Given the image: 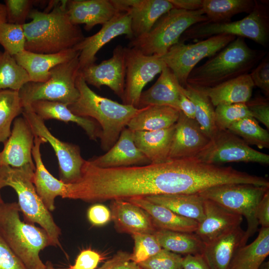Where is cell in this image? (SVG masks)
Here are the masks:
<instances>
[{
  "mask_svg": "<svg viewBox=\"0 0 269 269\" xmlns=\"http://www.w3.org/2000/svg\"><path fill=\"white\" fill-rule=\"evenodd\" d=\"M55 2L49 12L31 10V21L22 25L25 50L53 54L73 48L85 38L82 30L72 23L66 9V0Z\"/></svg>",
  "mask_w": 269,
  "mask_h": 269,
  "instance_id": "cell-1",
  "label": "cell"
},
{
  "mask_svg": "<svg viewBox=\"0 0 269 269\" xmlns=\"http://www.w3.org/2000/svg\"><path fill=\"white\" fill-rule=\"evenodd\" d=\"M76 86L79 97L68 108L75 115L95 120L101 128V147L108 151L117 142L129 122L143 108L120 104L101 96L91 90L79 74Z\"/></svg>",
  "mask_w": 269,
  "mask_h": 269,
  "instance_id": "cell-2",
  "label": "cell"
},
{
  "mask_svg": "<svg viewBox=\"0 0 269 269\" xmlns=\"http://www.w3.org/2000/svg\"><path fill=\"white\" fill-rule=\"evenodd\" d=\"M266 55L263 50L251 48L244 38L237 37L225 47L190 73L187 84L212 87L249 74Z\"/></svg>",
  "mask_w": 269,
  "mask_h": 269,
  "instance_id": "cell-3",
  "label": "cell"
},
{
  "mask_svg": "<svg viewBox=\"0 0 269 269\" xmlns=\"http://www.w3.org/2000/svg\"><path fill=\"white\" fill-rule=\"evenodd\" d=\"M17 202L0 204V235L27 269H45L39 253L52 246L47 232L21 220Z\"/></svg>",
  "mask_w": 269,
  "mask_h": 269,
  "instance_id": "cell-4",
  "label": "cell"
},
{
  "mask_svg": "<svg viewBox=\"0 0 269 269\" xmlns=\"http://www.w3.org/2000/svg\"><path fill=\"white\" fill-rule=\"evenodd\" d=\"M35 167L26 165L20 168L0 166V190L10 187L18 197V205L24 221L36 223L48 234L53 246H60V228L37 194L33 183Z\"/></svg>",
  "mask_w": 269,
  "mask_h": 269,
  "instance_id": "cell-5",
  "label": "cell"
},
{
  "mask_svg": "<svg viewBox=\"0 0 269 269\" xmlns=\"http://www.w3.org/2000/svg\"><path fill=\"white\" fill-rule=\"evenodd\" d=\"M208 20L201 9L189 11L173 8L163 15L147 33L131 40L128 47L146 55L161 57L179 42L189 27Z\"/></svg>",
  "mask_w": 269,
  "mask_h": 269,
  "instance_id": "cell-6",
  "label": "cell"
},
{
  "mask_svg": "<svg viewBox=\"0 0 269 269\" xmlns=\"http://www.w3.org/2000/svg\"><path fill=\"white\" fill-rule=\"evenodd\" d=\"M221 34L247 38L267 47L269 43V11L267 2L256 0L253 10L240 20L221 22L206 21L194 24L183 33L179 42L205 39Z\"/></svg>",
  "mask_w": 269,
  "mask_h": 269,
  "instance_id": "cell-7",
  "label": "cell"
},
{
  "mask_svg": "<svg viewBox=\"0 0 269 269\" xmlns=\"http://www.w3.org/2000/svg\"><path fill=\"white\" fill-rule=\"evenodd\" d=\"M78 57L52 68L47 81H30L24 85L18 91L23 108L39 100L60 102L68 106L75 103L80 95L76 86L79 71Z\"/></svg>",
  "mask_w": 269,
  "mask_h": 269,
  "instance_id": "cell-8",
  "label": "cell"
},
{
  "mask_svg": "<svg viewBox=\"0 0 269 269\" xmlns=\"http://www.w3.org/2000/svg\"><path fill=\"white\" fill-rule=\"evenodd\" d=\"M269 190V187L250 184L232 183L215 186L198 194L226 209L244 216L247 222L245 231L249 238L257 231L259 225L256 217L258 204Z\"/></svg>",
  "mask_w": 269,
  "mask_h": 269,
  "instance_id": "cell-9",
  "label": "cell"
},
{
  "mask_svg": "<svg viewBox=\"0 0 269 269\" xmlns=\"http://www.w3.org/2000/svg\"><path fill=\"white\" fill-rule=\"evenodd\" d=\"M237 37L231 35H217L186 44L179 42L173 45L161 57L183 87L191 71L202 59L212 57L233 41Z\"/></svg>",
  "mask_w": 269,
  "mask_h": 269,
  "instance_id": "cell-10",
  "label": "cell"
},
{
  "mask_svg": "<svg viewBox=\"0 0 269 269\" xmlns=\"http://www.w3.org/2000/svg\"><path fill=\"white\" fill-rule=\"evenodd\" d=\"M195 157L204 162L216 165L240 162L269 164V155L252 148L228 130H217Z\"/></svg>",
  "mask_w": 269,
  "mask_h": 269,
  "instance_id": "cell-11",
  "label": "cell"
},
{
  "mask_svg": "<svg viewBox=\"0 0 269 269\" xmlns=\"http://www.w3.org/2000/svg\"><path fill=\"white\" fill-rule=\"evenodd\" d=\"M22 115L34 136L44 138L53 148L58 162L60 180L66 184L79 180L85 161L81 155L79 146L62 141L53 135L46 126L44 121L34 113L30 106L23 108Z\"/></svg>",
  "mask_w": 269,
  "mask_h": 269,
  "instance_id": "cell-12",
  "label": "cell"
},
{
  "mask_svg": "<svg viewBox=\"0 0 269 269\" xmlns=\"http://www.w3.org/2000/svg\"><path fill=\"white\" fill-rule=\"evenodd\" d=\"M126 65L123 103L137 108L143 88L166 65L161 57L146 55L130 47H126Z\"/></svg>",
  "mask_w": 269,
  "mask_h": 269,
  "instance_id": "cell-13",
  "label": "cell"
},
{
  "mask_svg": "<svg viewBox=\"0 0 269 269\" xmlns=\"http://www.w3.org/2000/svg\"><path fill=\"white\" fill-rule=\"evenodd\" d=\"M126 72V47L120 45L115 47L109 59L79 71L87 84L99 89L102 86H107L122 100L125 92Z\"/></svg>",
  "mask_w": 269,
  "mask_h": 269,
  "instance_id": "cell-14",
  "label": "cell"
},
{
  "mask_svg": "<svg viewBox=\"0 0 269 269\" xmlns=\"http://www.w3.org/2000/svg\"><path fill=\"white\" fill-rule=\"evenodd\" d=\"M125 35L133 38L131 19L125 11L118 12L110 20L102 25L95 34L84 39L73 48L80 52L78 57L79 70L95 63L96 54L100 49L115 37Z\"/></svg>",
  "mask_w": 269,
  "mask_h": 269,
  "instance_id": "cell-15",
  "label": "cell"
},
{
  "mask_svg": "<svg viewBox=\"0 0 269 269\" xmlns=\"http://www.w3.org/2000/svg\"><path fill=\"white\" fill-rule=\"evenodd\" d=\"M111 0L119 11L130 15L133 39L147 33L163 15L174 8L168 0Z\"/></svg>",
  "mask_w": 269,
  "mask_h": 269,
  "instance_id": "cell-16",
  "label": "cell"
},
{
  "mask_svg": "<svg viewBox=\"0 0 269 269\" xmlns=\"http://www.w3.org/2000/svg\"><path fill=\"white\" fill-rule=\"evenodd\" d=\"M34 134L26 120L16 118L10 136L3 143L0 151V166L8 165L20 168L26 165L35 166L32 150Z\"/></svg>",
  "mask_w": 269,
  "mask_h": 269,
  "instance_id": "cell-17",
  "label": "cell"
},
{
  "mask_svg": "<svg viewBox=\"0 0 269 269\" xmlns=\"http://www.w3.org/2000/svg\"><path fill=\"white\" fill-rule=\"evenodd\" d=\"M210 139L195 120L188 118L180 111L175 125L168 159L194 157Z\"/></svg>",
  "mask_w": 269,
  "mask_h": 269,
  "instance_id": "cell-18",
  "label": "cell"
},
{
  "mask_svg": "<svg viewBox=\"0 0 269 269\" xmlns=\"http://www.w3.org/2000/svg\"><path fill=\"white\" fill-rule=\"evenodd\" d=\"M249 237L240 226L204 244L202 253L210 269H230L239 250Z\"/></svg>",
  "mask_w": 269,
  "mask_h": 269,
  "instance_id": "cell-19",
  "label": "cell"
},
{
  "mask_svg": "<svg viewBox=\"0 0 269 269\" xmlns=\"http://www.w3.org/2000/svg\"><path fill=\"white\" fill-rule=\"evenodd\" d=\"M89 161L101 168H116L150 163L134 141V132L125 128L115 144L107 152Z\"/></svg>",
  "mask_w": 269,
  "mask_h": 269,
  "instance_id": "cell-20",
  "label": "cell"
},
{
  "mask_svg": "<svg viewBox=\"0 0 269 269\" xmlns=\"http://www.w3.org/2000/svg\"><path fill=\"white\" fill-rule=\"evenodd\" d=\"M204 219L194 233L204 244L240 226L243 217L212 200L203 198Z\"/></svg>",
  "mask_w": 269,
  "mask_h": 269,
  "instance_id": "cell-21",
  "label": "cell"
},
{
  "mask_svg": "<svg viewBox=\"0 0 269 269\" xmlns=\"http://www.w3.org/2000/svg\"><path fill=\"white\" fill-rule=\"evenodd\" d=\"M46 140L35 136L32 155L35 164L33 183L36 192L44 205L50 211L55 209V200L60 196L65 198L67 184L54 177L45 166L40 152V146Z\"/></svg>",
  "mask_w": 269,
  "mask_h": 269,
  "instance_id": "cell-22",
  "label": "cell"
},
{
  "mask_svg": "<svg viewBox=\"0 0 269 269\" xmlns=\"http://www.w3.org/2000/svg\"><path fill=\"white\" fill-rule=\"evenodd\" d=\"M66 9L71 22L84 24L88 31L96 25H103L119 12L111 0H69Z\"/></svg>",
  "mask_w": 269,
  "mask_h": 269,
  "instance_id": "cell-23",
  "label": "cell"
},
{
  "mask_svg": "<svg viewBox=\"0 0 269 269\" xmlns=\"http://www.w3.org/2000/svg\"><path fill=\"white\" fill-rule=\"evenodd\" d=\"M111 219L115 228L121 233L152 234L157 229L152 221L143 209L125 200H112Z\"/></svg>",
  "mask_w": 269,
  "mask_h": 269,
  "instance_id": "cell-24",
  "label": "cell"
},
{
  "mask_svg": "<svg viewBox=\"0 0 269 269\" xmlns=\"http://www.w3.org/2000/svg\"><path fill=\"white\" fill-rule=\"evenodd\" d=\"M74 48L53 54H42L23 50L13 56L17 63L23 67L31 82H44L50 76V70L79 55Z\"/></svg>",
  "mask_w": 269,
  "mask_h": 269,
  "instance_id": "cell-25",
  "label": "cell"
},
{
  "mask_svg": "<svg viewBox=\"0 0 269 269\" xmlns=\"http://www.w3.org/2000/svg\"><path fill=\"white\" fill-rule=\"evenodd\" d=\"M181 86L166 66L162 69L155 83L142 92L137 108L151 106H166L179 110V98Z\"/></svg>",
  "mask_w": 269,
  "mask_h": 269,
  "instance_id": "cell-26",
  "label": "cell"
},
{
  "mask_svg": "<svg viewBox=\"0 0 269 269\" xmlns=\"http://www.w3.org/2000/svg\"><path fill=\"white\" fill-rule=\"evenodd\" d=\"M32 111L42 120H57L66 123L72 122L80 126L90 139L100 138L101 128L94 119L74 114L65 104L46 100L36 101L30 106Z\"/></svg>",
  "mask_w": 269,
  "mask_h": 269,
  "instance_id": "cell-27",
  "label": "cell"
},
{
  "mask_svg": "<svg viewBox=\"0 0 269 269\" xmlns=\"http://www.w3.org/2000/svg\"><path fill=\"white\" fill-rule=\"evenodd\" d=\"M125 200L137 205L146 212L157 229L194 233L197 229L199 223L196 221L181 216L170 209L153 203L144 197H134Z\"/></svg>",
  "mask_w": 269,
  "mask_h": 269,
  "instance_id": "cell-28",
  "label": "cell"
},
{
  "mask_svg": "<svg viewBox=\"0 0 269 269\" xmlns=\"http://www.w3.org/2000/svg\"><path fill=\"white\" fill-rule=\"evenodd\" d=\"M254 86L248 74L212 87H194L208 96L215 107L222 104L246 103L251 99Z\"/></svg>",
  "mask_w": 269,
  "mask_h": 269,
  "instance_id": "cell-29",
  "label": "cell"
},
{
  "mask_svg": "<svg viewBox=\"0 0 269 269\" xmlns=\"http://www.w3.org/2000/svg\"><path fill=\"white\" fill-rule=\"evenodd\" d=\"M175 125L157 131L134 132L135 145L150 163H160L169 160Z\"/></svg>",
  "mask_w": 269,
  "mask_h": 269,
  "instance_id": "cell-30",
  "label": "cell"
},
{
  "mask_svg": "<svg viewBox=\"0 0 269 269\" xmlns=\"http://www.w3.org/2000/svg\"><path fill=\"white\" fill-rule=\"evenodd\" d=\"M180 111L166 106H151L143 108L128 123L130 130L135 131H154L175 125Z\"/></svg>",
  "mask_w": 269,
  "mask_h": 269,
  "instance_id": "cell-31",
  "label": "cell"
},
{
  "mask_svg": "<svg viewBox=\"0 0 269 269\" xmlns=\"http://www.w3.org/2000/svg\"><path fill=\"white\" fill-rule=\"evenodd\" d=\"M176 214L201 222L205 218L203 198L198 194H162L144 197Z\"/></svg>",
  "mask_w": 269,
  "mask_h": 269,
  "instance_id": "cell-32",
  "label": "cell"
},
{
  "mask_svg": "<svg viewBox=\"0 0 269 269\" xmlns=\"http://www.w3.org/2000/svg\"><path fill=\"white\" fill-rule=\"evenodd\" d=\"M269 254V227H261L256 239L242 247L230 269H258Z\"/></svg>",
  "mask_w": 269,
  "mask_h": 269,
  "instance_id": "cell-33",
  "label": "cell"
},
{
  "mask_svg": "<svg viewBox=\"0 0 269 269\" xmlns=\"http://www.w3.org/2000/svg\"><path fill=\"white\" fill-rule=\"evenodd\" d=\"M162 249L176 254H202L204 244L194 233L157 229L153 233Z\"/></svg>",
  "mask_w": 269,
  "mask_h": 269,
  "instance_id": "cell-34",
  "label": "cell"
},
{
  "mask_svg": "<svg viewBox=\"0 0 269 269\" xmlns=\"http://www.w3.org/2000/svg\"><path fill=\"white\" fill-rule=\"evenodd\" d=\"M256 3L253 0H203L201 9L208 21L221 22L239 13H250Z\"/></svg>",
  "mask_w": 269,
  "mask_h": 269,
  "instance_id": "cell-35",
  "label": "cell"
},
{
  "mask_svg": "<svg viewBox=\"0 0 269 269\" xmlns=\"http://www.w3.org/2000/svg\"><path fill=\"white\" fill-rule=\"evenodd\" d=\"M181 90L193 103L195 120L210 139L218 129L215 123V108L210 99L195 87L187 84L185 87H181Z\"/></svg>",
  "mask_w": 269,
  "mask_h": 269,
  "instance_id": "cell-36",
  "label": "cell"
},
{
  "mask_svg": "<svg viewBox=\"0 0 269 269\" xmlns=\"http://www.w3.org/2000/svg\"><path fill=\"white\" fill-rule=\"evenodd\" d=\"M23 111L18 91L0 90V144L9 137L12 123Z\"/></svg>",
  "mask_w": 269,
  "mask_h": 269,
  "instance_id": "cell-37",
  "label": "cell"
},
{
  "mask_svg": "<svg viewBox=\"0 0 269 269\" xmlns=\"http://www.w3.org/2000/svg\"><path fill=\"white\" fill-rule=\"evenodd\" d=\"M30 81L27 72L13 56L5 51H0V90L18 91Z\"/></svg>",
  "mask_w": 269,
  "mask_h": 269,
  "instance_id": "cell-38",
  "label": "cell"
},
{
  "mask_svg": "<svg viewBox=\"0 0 269 269\" xmlns=\"http://www.w3.org/2000/svg\"><path fill=\"white\" fill-rule=\"evenodd\" d=\"M249 145L260 149L269 147V134L252 117H247L232 124L228 129Z\"/></svg>",
  "mask_w": 269,
  "mask_h": 269,
  "instance_id": "cell-39",
  "label": "cell"
},
{
  "mask_svg": "<svg viewBox=\"0 0 269 269\" xmlns=\"http://www.w3.org/2000/svg\"><path fill=\"white\" fill-rule=\"evenodd\" d=\"M25 41L22 25L7 22L0 24V44L4 51L13 56L25 50Z\"/></svg>",
  "mask_w": 269,
  "mask_h": 269,
  "instance_id": "cell-40",
  "label": "cell"
},
{
  "mask_svg": "<svg viewBox=\"0 0 269 269\" xmlns=\"http://www.w3.org/2000/svg\"><path fill=\"white\" fill-rule=\"evenodd\" d=\"M252 117L246 103L222 104L215 108V123L218 130H228L234 123Z\"/></svg>",
  "mask_w": 269,
  "mask_h": 269,
  "instance_id": "cell-41",
  "label": "cell"
},
{
  "mask_svg": "<svg viewBox=\"0 0 269 269\" xmlns=\"http://www.w3.org/2000/svg\"><path fill=\"white\" fill-rule=\"evenodd\" d=\"M134 247L131 260L136 264L143 262L154 256L161 250L154 235L152 234L140 233L132 235Z\"/></svg>",
  "mask_w": 269,
  "mask_h": 269,
  "instance_id": "cell-42",
  "label": "cell"
},
{
  "mask_svg": "<svg viewBox=\"0 0 269 269\" xmlns=\"http://www.w3.org/2000/svg\"><path fill=\"white\" fill-rule=\"evenodd\" d=\"M183 257L166 250H162L147 260L137 264L141 269H183Z\"/></svg>",
  "mask_w": 269,
  "mask_h": 269,
  "instance_id": "cell-43",
  "label": "cell"
},
{
  "mask_svg": "<svg viewBox=\"0 0 269 269\" xmlns=\"http://www.w3.org/2000/svg\"><path fill=\"white\" fill-rule=\"evenodd\" d=\"M5 5L7 14V22L23 25L28 17L34 3L31 0H5Z\"/></svg>",
  "mask_w": 269,
  "mask_h": 269,
  "instance_id": "cell-44",
  "label": "cell"
},
{
  "mask_svg": "<svg viewBox=\"0 0 269 269\" xmlns=\"http://www.w3.org/2000/svg\"><path fill=\"white\" fill-rule=\"evenodd\" d=\"M249 75L254 86L260 88L266 97L269 96V57L266 54Z\"/></svg>",
  "mask_w": 269,
  "mask_h": 269,
  "instance_id": "cell-45",
  "label": "cell"
},
{
  "mask_svg": "<svg viewBox=\"0 0 269 269\" xmlns=\"http://www.w3.org/2000/svg\"><path fill=\"white\" fill-rule=\"evenodd\" d=\"M252 118L261 122L269 130V102L268 98L262 97L250 99L246 103Z\"/></svg>",
  "mask_w": 269,
  "mask_h": 269,
  "instance_id": "cell-46",
  "label": "cell"
},
{
  "mask_svg": "<svg viewBox=\"0 0 269 269\" xmlns=\"http://www.w3.org/2000/svg\"><path fill=\"white\" fill-rule=\"evenodd\" d=\"M103 257L91 248L82 250L77 257L75 263L63 269H96Z\"/></svg>",
  "mask_w": 269,
  "mask_h": 269,
  "instance_id": "cell-47",
  "label": "cell"
},
{
  "mask_svg": "<svg viewBox=\"0 0 269 269\" xmlns=\"http://www.w3.org/2000/svg\"><path fill=\"white\" fill-rule=\"evenodd\" d=\"M0 269H27L0 235Z\"/></svg>",
  "mask_w": 269,
  "mask_h": 269,
  "instance_id": "cell-48",
  "label": "cell"
},
{
  "mask_svg": "<svg viewBox=\"0 0 269 269\" xmlns=\"http://www.w3.org/2000/svg\"><path fill=\"white\" fill-rule=\"evenodd\" d=\"M97 269H141L131 260V254L118 251L113 257Z\"/></svg>",
  "mask_w": 269,
  "mask_h": 269,
  "instance_id": "cell-49",
  "label": "cell"
},
{
  "mask_svg": "<svg viewBox=\"0 0 269 269\" xmlns=\"http://www.w3.org/2000/svg\"><path fill=\"white\" fill-rule=\"evenodd\" d=\"M87 218L93 226H102L111 220V211L103 204H95L88 209Z\"/></svg>",
  "mask_w": 269,
  "mask_h": 269,
  "instance_id": "cell-50",
  "label": "cell"
},
{
  "mask_svg": "<svg viewBox=\"0 0 269 269\" xmlns=\"http://www.w3.org/2000/svg\"><path fill=\"white\" fill-rule=\"evenodd\" d=\"M256 217L263 228L269 227V190L263 197L257 205Z\"/></svg>",
  "mask_w": 269,
  "mask_h": 269,
  "instance_id": "cell-51",
  "label": "cell"
},
{
  "mask_svg": "<svg viewBox=\"0 0 269 269\" xmlns=\"http://www.w3.org/2000/svg\"><path fill=\"white\" fill-rule=\"evenodd\" d=\"M183 269H210L202 254L187 255L183 258Z\"/></svg>",
  "mask_w": 269,
  "mask_h": 269,
  "instance_id": "cell-52",
  "label": "cell"
},
{
  "mask_svg": "<svg viewBox=\"0 0 269 269\" xmlns=\"http://www.w3.org/2000/svg\"><path fill=\"white\" fill-rule=\"evenodd\" d=\"M179 107L180 111L182 112L186 117L190 119L195 120V106L192 101L187 98L181 92V90L180 94Z\"/></svg>",
  "mask_w": 269,
  "mask_h": 269,
  "instance_id": "cell-53",
  "label": "cell"
},
{
  "mask_svg": "<svg viewBox=\"0 0 269 269\" xmlns=\"http://www.w3.org/2000/svg\"><path fill=\"white\" fill-rule=\"evenodd\" d=\"M174 8L186 10L201 9L203 0H168Z\"/></svg>",
  "mask_w": 269,
  "mask_h": 269,
  "instance_id": "cell-54",
  "label": "cell"
},
{
  "mask_svg": "<svg viewBox=\"0 0 269 269\" xmlns=\"http://www.w3.org/2000/svg\"><path fill=\"white\" fill-rule=\"evenodd\" d=\"M7 22V14L5 5L0 3V24Z\"/></svg>",
  "mask_w": 269,
  "mask_h": 269,
  "instance_id": "cell-55",
  "label": "cell"
},
{
  "mask_svg": "<svg viewBox=\"0 0 269 269\" xmlns=\"http://www.w3.org/2000/svg\"><path fill=\"white\" fill-rule=\"evenodd\" d=\"M45 269H57L55 268L52 263L50 261H47L45 263Z\"/></svg>",
  "mask_w": 269,
  "mask_h": 269,
  "instance_id": "cell-56",
  "label": "cell"
},
{
  "mask_svg": "<svg viewBox=\"0 0 269 269\" xmlns=\"http://www.w3.org/2000/svg\"><path fill=\"white\" fill-rule=\"evenodd\" d=\"M258 269H269V262H264Z\"/></svg>",
  "mask_w": 269,
  "mask_h": 269,
  "instance_id": "cell-57",
  "label": "cell"
},
{
  "mask_svg": "<svg viewBox=\"0 0 269 269\" xmlns=\"http://www.w3.org/2000/svg\"><path fill=\"white\" fill-rule=\"evenodd\" d=\"M3 201L1 198V195H0V204H2V203H3Z\"/></svg>",
  "mask_w": 269,
  "mask_h": 269,
  "instance_id": "cell-58",
  "label": "cell"
},
{
  "mask_svg": "<svg viewBox=\"0 0 269 269\" xmlns=\"http://www.w3.org/2000/svg\"></svg>",
  "mask_w": 269,
  "mask_h": 269,
  "instance_id": "cell-59",
  "label": "cell"
}]
</instances>
